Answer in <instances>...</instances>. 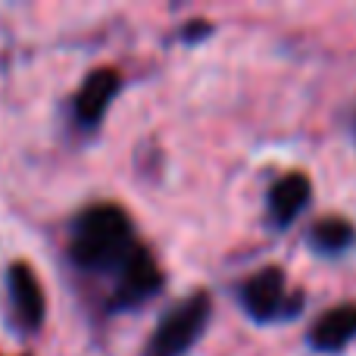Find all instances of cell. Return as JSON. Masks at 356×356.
<instances>
[{
  "label": "cell",
  "mask_w": 356,
  "mask_h": 356,
  "mask_svg": "<svg viewBox=\"0 0 356 356\" xmlns=\"http://www.w3.org/2000/svg\"><path fill=\"white\" fill-rule=\"evenodd\" d=\"M69 259L91 278H110L106 313H131L163 291L154 253L138 241L135 222L119 203H91L72 219Z\"/></svg>",
  "instance_id": "cell-1"
},
{
  "label": "cell",
  "mask_w": 356,
  "mask_h": 356,
  "mask_svg": "<svg viewBox=\"0 0 356 356\" xmlns=\"http://www.w3.org/2000/svg\"><path fill=\"white\" fill-rule=\"evenodd\" d=\"M209 316H213L209 294L194 291L191 297H181L172 309L160 316L154 334L147 338L144 356H188L207 334Z\"/></svg>",
  "instance_id": "cell-2"
},
{
  "label": "cell",
  "mask_w": 356,
  "mask_h": 356,
  "mask_svg": "<svg viewBox=\"0 0 356 356\" xmlns=\"http://www.w3.org/2000/svg\"><path fill=\"white\" fill-rule=\"evenodd\" d=\"M238 303L257 325H275V322L297 319L303 313V294L288 291L284 272L278 266L253 272L238 288Z\"/></svg>",
  "instance_id": "cell-3"
},
{
  "label": "cell",
  "mask_w": 356,
  "mask_h": 356,
  "mask_svg": "<svg viewBox=\"0 0 356 356\" xmlns=\"http://www.w3.org/2000/svg\"><path fill=\"white\" fill-rule=\"evenodd\" d=\"M6 291H10L16 322L25 332H38L47 319V300H44V288L38 282L35 269L29 263H13L6 269Z\"/></svg>",
  "instance_id": "cell-4"
},
{
  "label": "cell",
  "mask_w": 356,
  "mask_h": 356,
  "mask_svg": "<svg viewBox=\"0 0 356 356\" xmlns=\"http://www.w3.org/2000/svg\"><path fill=\"white\" fill-rule=\"evenodd\" d=\"M119 91H122V75H119L116 69H94V72L81 81L79 94H75V100H72L75 122H79L81 129H97Z\"/></svg>",
  "instance_id": "cell-5"
},
{
  "label": "cell",
  "mask_w": 356,
  "mask_h": 356,
  "mask_svg": "<svg viewBox=\"0 0 356 356\" xmlns=\"http://www.w3.org/2000/svg\"><path fill=\"white\" fill-rule=\"evenodd\" d=\"M309 200H313V181L303 172L282 175L269 188L266 197V209H269V222L275 228H291L303 213H307Z\"/></svg>",
  "instance_id": "cell-6"
},
{
  "label": "cell",
  "mask_w": 356,
  "mask_h": 356,
  "mask_svg": "<svg viewBox=\"0 0 356 356\" xmlns=\"http://www.w3.org/2000/svg\"><path fill=\"white\" fill-rule=\"evenodd\" d=\"M353 341H356V303H344V307L322 313L307 334L309 350L316 353H341Z\"/></svg>",
  "instance_id": "cell-7"
},
{
  "label": "cell",
  "mask_w": 356,
  "mask_h": 356,
  "mask_svg": "<svg viewBox=\"0 0 356 356\" xmlns=\"http://www.w3.org/2000/svg\"><path fill=\"white\" fill-rule=\"evenodd\" d=\"M353 225L347 219H338V216H328V219H319L307 234V244L313 247V253L319 257H338L347 247L353 244Z\"/></svg>",
  "instance_id": "cell-8"
},
{
  "label": "cell",
  "mask_w": 356,
  "mask_h": 356,
  "mask_svg": "<svg viewBox=\"0 0 356 356\" xmlns=\"http://www.w3.org/2000/svg\"><path fill=\"white\" fill-rule=\"evenodd\" d=\"M213 31H216L213 22H207V19H194V22H184L181 41H184V44H200V41H207Z\"/></svg>",
  "instance_id": "cell-9"
}]
</instances>
